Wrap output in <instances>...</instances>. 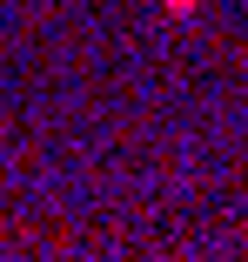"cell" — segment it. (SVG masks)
<instances>
[{"label": "cell", "instance_id": "obj_1", "mask_svg": "<svg viewBox=\"0 0 248 262\" xmlns=\"http://www.w3.org/2000/svg\"><path fill=\"white\" fill-rule=\"evenodd\" d=\"M202 0H161V14H194Z\"/></svg>", "mask_w": 248, "mask_h": 262}]
</instances>
